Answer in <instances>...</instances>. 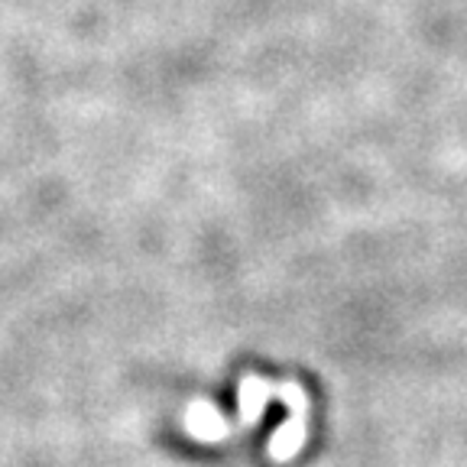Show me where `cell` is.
I'll return each instance as SVG.
<instances>
[{
    "label": "cell",
    "mask_w": 467,
    "mask_h": 467,
    "mask_svg": "<svg viewBox=\"0 0 467 467\" xmlns=\"http://www.w3.org/2000/svg\"><path fill=\"white\" fill-rule=\"evenodd\" d=\"M279 400L289 406V419L276 429L270 441V454L276 461H289L302 451L306 445V416H308V400L296 383H283L279 387Z\"/></svg>",
    "instance_id": "obj_1"
},
{
    "label": "cell",
    "mask_w": 467,
    "mask_h": 467,
    "mask_svg": "<svg viewBox=\"0 0 467 467\" xmlns=\"http://www.w3.org/2000/svg\"><path fill=\"white\" fill-rule=\"evenodd\" d=\"M185 425H189L192 435L202 438V441H218V438H224L227 431H231V425L218 416V409L204 406V402H192Z\"/></svg>",
    "instance_id": "obj_3"
},
{
    "label": "cell",
    "mask_w": 467,
    "mask_h": 467,
    "mask_svg": "<svg viewBox=\"0 0 467 467\" xmlns=\"http://www.w3.org/2000/svg\"><path fill=\"white\" fill-rule=\"evenodd\" d=\"M241 425H254L256 419L263 416V409L270 400H279V383H270V379H260L254 373L241 379Z\"/></svg>",
    "instance_id": "obj_2"
}]
</instances>
